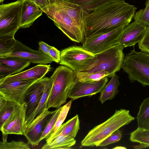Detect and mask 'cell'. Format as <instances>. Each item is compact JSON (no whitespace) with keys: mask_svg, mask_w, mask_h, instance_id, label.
Returning <instances> with one entry per match:
<instances>
[{"mask_svg":"<svg viewBox=\"0 0 149 149\" xmlns=\"http://www.w3.org/2000/svg\"><path fill=\"white\" fill-rule=\"evenodd\" d=\"M49 52L50 56L52 58L54 61L57 63H60L61 53L60 51L54 47L50 46L49 48Z\"/></svg>","mask_w":149,"mask_h":149,"instance_id":"cell-38","label":"cell"},{"mask_svg":"<svg viewBox=\"0 0 149 149\" xmlns=\"http://www.w3.org/2000/svg\"><path fill=\"white\" fill-rule=\"evenodd\" d=\"M14 74H16L14 70L0 63V80Z\"/></svg>","mask_w":149,"mask_h":149,"instance_id":"cell-37","label":"cell"},{"mask_svg":"<svg viewBox=\"0 0 149 149\" xmlns=\"http://www.w3.org/2000/svg\"><path fill=\"white\" fill-rule=\"evenodd\" d=\"M43 12L34 2L30 0H23L22 6L20 28L29 27L42 15Z\"/></svg>","mask_w":149,"mask_h":149,"instance_id":"cell-19","label":"cell"},{"mask_svg":"<svg viewBox=\"0 0 149 149\" xmlns=\"http://www.w3.org/2000/svg\"><path fill=\"white\" fill-rule=\"evenodd\" d=\"M47 108L37 116L24 129V135L28 143L33 146L37 145L47 124L57 111H50Z\"/></svg>","mask_w":149,"mask_h":149,"instance_id":"cell-10","label":"cell"},{"mask_svg":"<svg viewBox=\"0 0 149 149\" xmlns=\"http://www.w3.org/2000/svg\"><path fill=\"white\" fill-rule=\"evenodd\" d=\"M80 6L89 13L105 4L121 0H65Z\"/></svg>","mask_w":149,"mask_h":149,"instance_id":"cell-26","label":"cell"},{"mask_svg":"<svg viewBox=\"0 0 149 149\" xmlns=\"http://www.w3.org/2000/svg\"><path fill=\"white\" fill-rule=\"evenodd\" d=\"M26 104H19L5 122L0 130L2 134H15L24 135V123L25 120Z\"/></svg>","mask_w":149,"mask_h":149,"instance_id":"cell-13","label":"cell"},{"mask_svg":"<svg viewBox=\"0 0 149 149\" xmlns=\"http://www.w3.org/2000/svg\"><path fill=\"white\" fill-rule=\"evenodd\" d=\"M48 0L56 5L86 30V21L88 13L80 6L65 0Z\"/></svg>","mask_w":149,"mask_h":149,"instance_id":"cell-18","label":"cell"},{"mask_svg":"<svg viewBox=\"0 0 149 149\" xmlns=\"http://www.w3.org/2000/svg\"><path fill=\"white\" fill-rule=\"evenodd\" d=\"M53 81L50 78L46 77L44 83V89L40 102L34 112L24 123V129L38 115L47 108L49 99L52 87Z\"/></svg>","mask_w":149,"mask_h":149,"instance_id":"cell-20","label":"cell"},{"mask_svg":"<svg viewBox=\"0 0 149 149\" xmlns=\"http://www.w3.org/2000/svg\"><path fill=\"white\" fill-rule=\"evenodd\" d=\"M35 3L41 10L46 7L49 4L48 0H30Z\"/></svg>","mask_w":149,"mask_h":149,"instance_id":"cell-40","label":"cell"},{"mask_svg":"<svg viewBox=\"0 0 149 149\" xmlns=\"http://www.w3.org/2000/svg\"><path fill=\"white\" fill-rule=\"evenodd\" d=\"M76 77V73L68 67L60 65L50 77L52 85L47 108L58 109L66 102L69 90Z\"/></svg>","mask_w":149,"mask_h":149,"instance_id":"cell-3","label":"cell"},{"mask_svg":"<svg viewBox=\"0 0 149 149\" xmlns=\"http://www.w3.org/2000/svg\"><path fill=\"white\" fill-rule=\"evenodd\" d=\"M108 81V77H106L97 81L83 82L79 81L75 77L69 90L68 98L74 100L82 97L95 95L100 92Z\"/></svg>","mask_w":149,"mask_h":149,"instance_id":"cell-11","label":"cell"},{"mask_svg":"<svg viewBox=\"0 0 149 149\" xmlns=\"http://www.w3.org/2000/svg\"><path fill=\"white\" fill-rule=\"evenodd\" d=\"M121 68L131 83L137 81L143 86H149V53L133 50L124 57Z\"/></svg>","mask_w":149,"mask_h":149,"instance_id":"cell-5","label":"cell"},{"mask_svg":"<svg viewBox=\"0 0 149 149\" xmlns=\"http://www.w3.org/2000/svg\"><path fill=\"white\" fill-rule=\"evenodd\" d=\"M119 78V77L115 73L109 82L102 90L99 98L102 104L107 100H112L118 93V87L120 85Z\"/></svg>","mask_w":149,"mask_h":149,"instance_id":"cell-22","label":"cell"},{"mask_svg":"<svg viewBox=\"0 0 149 149\" xmlns=\"http://www.w3.org/2000/svg\"><path fill=\"white\" fill-rule=\"evenodd\" d=\"M19 104L8 100L0 95V128Z\"/></svg>","mask_w":149,"mask_h":149,"instance_id":"cell-25","label":"cell"},{"mask_svg":"<svg viewBox=\"0 0 149 149\" xmlns=\"http://www.w3.org/2000/svg\"><path fill=\"white\" fill-rule=\"evenodd\" d=\"M31 63L29 61L19 57H0V63L14 70L16 74L21 72L24 68L28 67Z\"/></svg>","mask_w":149,"mask_h":149,"instance_id":"cell-23","label":"cell"},{"mask_svg":"<svg viewBox=\"0 0 149 149\" xmlns=\"http://www.w3.org/2000/svg\"><path fill=\"white\" fill-rule=\"evenodd\" d=\"M96 60L95 54L82 46H73L61 50L59 63L76 73L88 71L94 65Z\"/></svg>","mask_w":149,"mask_h":149,"instance_id":"cell-6","label":"cell"},{"mask_svg":"<svg viewBox=\"0 0 149 149\" xmlns=\"http://www.w3.org/2000/svg\"><path fill=\"white\" fill-rule=\"evenodd\" d=\"M130 140L133 142L142 144L146 148L149 147V127L137 128L130 134Z\"/></svg>","mask_w":149,"mask_h":149,"instance_id":"cell-31","label":"cell"},{"mask_svg":"<svg viewBox=\"0 0 149 149\" xmlns=\"http://www.w3.org/2000/svg\"><path fill=\"white\" fill-rule=\"evenodd\" d=\"M113 149H127V148L125 147L121 146H116L115 147H114L113 148Z\"/></svg>","mask_w":149,"mask_h":149,"instance_id":"cell-41","label":"cell"},{"mask_svg":"<svg viewBox=\"0 0 149 149\" xmlns=\"http://www.w3.org/2000/svg\"><path fill=\"white\" fill-rule=\"evenodd\" d=\"M17 40L13 36H0V57L10 54L14 48Z\"/></svg>","mask_w":149,"mask_h":149,"instance_id":"cell-30","label":"cell"},{"mask_svg":"<svg viewBox=\"0 0 149 149\" xmlns=\"http://www.w3.org/2000/svg\"><path fill=\"white\" fill-rule=\"evenodd\" d=\"M38 44L39 50H41L45 54L50 56L49 52V49L50 46L42 41H39L38 42Z\"/></svg>","mask_w":149,"mask_h":149,"instance_id":"cell-39","label":"cell"},{"mask_svg":"<svg viewBox=\"0 0 149 149\" xmlns=\"http://www.w3.org/2000/svg\"><path fill=\"white\" fill-rule=\"evenodd\" d=\"M57 109V110L56 111L54 114L52 118L47 124L45 130L43 132L40 139V142L44 139L46 138L48 134L49 133L53 127L60 113L61 109V107Z\"/></svg>","mask_w":149,"mask_h":149,"instance_id":"cell-35","label":"cell"},{"mask_svg":"<svg viewBox=\"0 0 149 149\" xmlns=\"http://www.w3.org/2000/svg\"><path fill=\"white\" fill-rule=\"evenodd\" d=\"M124 24L109 32L86 38L82 47L94 54L101 52L118 44Z\"/></svg>","mask_w":149,"mask_h":149,"instance_id":"cell-9","label":"cell"},{"mask_svg":"<svg viewBox=\"0 0 149 149\" xmlns=\"http://www.w3.org/2000/svg\"><path fill=\"white\" fill-rule=\"evenodd\" d=\"M134 119L130 113L129 110H116L114 114L107 120L90 130L81 141V144L85 146H97L114 132L128 124Z\"/></svg>","mask_w":149,"mask_h":149,"instance_id":"cell-2","label":"cell"},{"mask_svg":"<svg viewBox=\"0 0 149 149\" xmlns=\"http://www.w3.org/2000/svg\"><path fill=\"white\" fill-rule=\"evenodd\" d=\"M80 129V122L78 114L62 124L54 134L49 142L61 136H68L74 138Z\"/></svg>","mask_w":149,"mask_h":149,"instance_id":"cell-21","label":"cell"},{"mask_svg":"<svg viewBox=\"0 0 149 149\" xmlns=\"http://www.w3.org/2000/svg\"><path fill=\"white\" fill-rule=\"evenodd\" d=\"M50 65L39 64L28 70L5 78L0 80V85L13 81L43 78L50 71Z\"/></svg>","mask_w":149,"mask_h":149,"instance_id":"cell-17","label":"cell"},{"mask_svg":"<svg viewBox=\"0 0 149 149\" xmlns=\"http://www.w3.org/2000/svg\"><path fill=\"white\" fill-rule=\"evenodd\" d=\"M3 141L0 142V149H30L29 144L22 140L12 141L8 142V134H2Z\"/></svg>","mask_w":149,"mask_h":149,"instance_id":"cell-32","label":"cell"},{"mask_svg":"<svg viewBox=\"0 0 149 149\" xmlns=\"http://www.w3.org/2000/svg\"><path fill=\"white\" fill-rule=\"evenodd\" d=\"M76 78L83 82H93L99 81L103 78L109 77V74L105 71L96 72L81 71L76 72Z\"/></svg>","mask_w":149,"mask_h":149,"instance_id":"cell-29","label":"cell"},{"mask_svg":"<svg viewBox=\"0 0 149 149\" xmlns=\"http://www.w3.org/2000/svg\"><path fill=\"white\" fill-rule=\"evenodd\" d=\"M72 102V100H71L67 103L61 107L60 112L56 121L53 127L45 138L46 143H48L49 142L54 134L65 120L71 107Z\"/></svg>","mask_w":149,"mask_h":149,"instance_id":"cell-28","label":"cell"},{"mask_svg":"<svg viewBox=\"0 0 149 149\" xmlns=\"http://www.w3.org/2000/svg\"><path fill=\"white\" fill-rule=\"evenodd\" d=\"M48 5L41 10L54 22L56 26L71 40L83 43L85 39V29L69 17L54 3Z\"/></svg>","mask_w":149,"mask_h":149,"instance_id":"cell-4","label":"cell"},{"mask_svg":"<svg viewBox=\"0 0 149 149\" xmlns=\"http://www.w3.org/2000/svg\"><path fill=\"white\" fill-rule=\"evenodd\" d=\"M145 6L144 9L135 13L133 18L134 21L148 27H149V0L146 1Z\"/></svg>","mask_w":149,"mask_h":149,"instance_id":"cell-33","label":"cell"},{"mask_svg":"<svg viewBox=\"0 0 149 149\" xmlns=\"http://www.w3.org/2000/svg\"><path fill=\"white\" fill-rule=\"evenodd\" d=\"M46 77L38 80L27 89L23 97V102L26 104L25 122L38 107L43 95Z\"/></svg>","mask_w":149,"mask_h":149,"instance_id":"cell-15","label":"cell"},{"mask_svg":"<svg viewBox=\"0 0 149 149\" xmlns=\"http://www.w3.org/2000/svg\"><path fill=\"white\" fill-rule=\"evenodd\" d=\"M4 0H0V3H3Z\"/></svg>","mask_w":149,"mask_h":149,"instance_id":"cell-42","label":"cell"},{"mask_svg":"<svg viewBox=\"0 0 149 149\" xmlns=\"http://www.w3.org/2000/svg\"><path fill=\"white\" fill-rule=\"evenodd\" d=\"M5 56L19 57L31 63L41 64H47L54 61L51 57L45 54L41 50L32 49L17 40L13 52Z\"/></svg>","mask_w":149,"mask_h":149,"instance_id":"cell-14","label":"cell"},{"mask_svg":"<svg viewBox=\"0 0 149 149\" xmlns=\"http://www.w3.org/2000/svg\"><path fill=\"white\" fill-rule=\"evenodd\" d=\"M147 28L136 21L129 24L124 28L119 38L118 44L124 48L134 46L142 39Z\"/></svg>","mask_w":149,"mask_h":149,"instance_id":"cell-16","label":"cell"},{"mask_svg":"<svg viewBox=\"0 0 149 149\" xmlns=\"http://www.w3.org/2000/svg\"><path fill=\"white\" fill-rule=\"evenodd\" d=\"M74 138L68 136H61L46 143L42 148V149H71L76 143Z\"/></svg>","mask_w":149,"mask_h":149,"instance_id":"cell-24","label":"cell"},{"mask_svg":"<svg viewBox=\"0 0 149 149\" xmlns=\"http://www.w3.org/2000/svg\"><path fill=\"white\" fill-rule=\"evenodd\" d=\"M22 0L0 5V36H14L20 28Z\"/></svg>","mask_w":149,"mask_h":149,"instance_id":"cell-8","label":"cell"},{"mask_svg":"<svg viewBox=\"0 0 149 149\" xmlns=\"http://www.w3.org/2000/svg\"><path fill=\"white\" fill-rule=\"evenodd\" d=\"M141 51L149 53V27H147L143 37L138 43Z\"/></svg>","mask_w":149,"mask_h":149,"instance_id":"cell-36","label":"cell"},{"mask_svg":"<svg viewBox=\"0 0 149 149\" xmlns=\"http://www.w3.org/2000/svg\"></svg>","mask_w":149,"mask_h":149,"instance_id":"cell-43","label":"cell"},{"mask_svg":"<svg viewBox=\"0 0 149 149\" xmlns=\"http://www.w3.org/2000/svg\"><path fill=\"white\" fill-rule=\"evenodd\" d=\"M122 137L121 132L120 129H118L103 141L98 146L104 147L117 142L120 140Z\"/></svg>","mask_w":149,"mask_h":149,"instance_id":"cell-34","label":"cell"},{"mask_svg":"<svg viewBox=\"0 0 149 149\" xmlns=\"http://www.w3.org/2000/svg\"><path fill=\"white\" fill-rule=\"evenodd\" d=\"M136 8L124 0L110 2L88 13L86 21L85 38L105 33L132 20Z\"/></svg>","mask_w":149,"mask_h":149,"instance_id":"cell-1","label":"cell"},{"mask_svg":"<svg viewBox=\"0 0 149 149\" xmlns=\"http://www.w3.org/2000/svg\"><path fill=\"white\" fill-rule=\"evenodd\" d=\"M138 127L147 129L149 127V97L142 102L136 117Z\"/></svg>","mask_w":149,"mask_h":149,"instance_id":"cell-27","label":"cell"},{"mask_svg":"<svg viewBox=\"0 0 149 149\" xmlns=\"http://www.w3.org/2000/svg\"><path fill=\"white\" fill-rule=\"evenodd\" d=\"M124 47L117 44L101 52L95 54L97 60L93 67L88 71L96 72L105 71L111 78L121 68L124 58L123 50Z\"/></svg>","mask_w":149,"mask_h":149,"instance_id":"cell-7","label":"cell"},{"mask_svg":"<svg viewBox=\"0 0 149 149\" xmlns=\"http://www.w3.org/2000/svg\"><path fill=\"white\" fill-rule=\"evenodd\" d=\"M38 80L17 81L0 85V95L8 100L19 104L23 103L24 95L28 88Z\"/></svg>","mask_w":149,"mask_h":149,"instance_id":"cell-12","label":"cell"}]
</instances>
